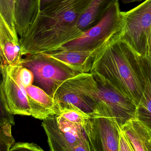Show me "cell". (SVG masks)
<instances>
[{"label": "cell", "mask_w": 151, "mask_h": 151, "mask_svg": "<svg viewBox=\"0 0 151 151\" xmlns=\"http://www.w3.org/2000/svg\"><path fill=\"white\" fill-rule=\"evenodd\" d=\"M92 0H58L40 10L19 38L22 56L54 51L83 32L78 23Z\"/></svg>", "instance_id": "obj_1"}, {"label": "cell", "mask_w": 151, "mask_h": 151, "mask_svg": "<svg viewBox=\"0 0 151 151\" xmlns=\"http://www.w3.org/2000/svg\"><path fill=\"white\" fill-rule=\"evenodd\" d=\"M92 72L107 79L137 107L151 83V58L140 56L119 37L95 52Z\"/></svg>", "instance_id": "obj_2"}, {"label": "cell", "mask_w": 151, "mask_h": 151, "mask_svg": "<svg viewBox=\"0 0 151 151\" xmlns=\"http://www.w3.org/2000/svg\"><path fill=\"white\" fill-rule=\"evenodd\" d=\"M119 1H115L109 6L102 19L95 25L55 50L96 51L118 38L122 27Z\"/></svg>", "instance_id": "obj_3"}, {"label": "cell", "mask_w": 151, "mask_h": 151, "mask_svg": "<svg viewBox=\"0 0 151 151\" xmlns=\"http://www.w3.org/2000/svg\"><path fill=\"white\" fill-rule=\"evenodd\" d=\"M120 40L139 56L151 58V0L126 12H121Z\"/></svg>", "instance_id": "obj_4"}, {"label": "cell", "mask_w": 151, "mask_h": 151, "mask_svg": "<svg viewBox=\"0 0 151 151\" xmlns=\"http://www.w3.org/2000/svg\"><path fill=\"white\" fill-rule=\"evenodd\" d=\"M19 65L32 71L33 85L44 91L51 97L60 85L79 73L44 53L26 55Z\"/></svg>", "instance_id": "obj_5"}, {"label": "cell", "mask_w": 151, "mask_h": 151, "mask_svg": "<svg viewBox=\"0 0 151 151\" xmlns=\"http://www.w3.org/2000/svg\"><path fill=\"white\" fill-rule=\"evenodd\" d=\"M53 99L59 111L64 106L72 105L91 117L99 99L97 84L90 73H79L64 82Z\"/></svg>", "instance_id": "obj_6"}, {"label": "cell", "mask_w": 151, "mask_h": 151, "mask_svg": "<svg viewBox=\"0 0 151 151\" xmlns=\"http://www.w3.org/2000/svg\"><path fill=\"white\" fill-rule=\"evenodd\" d=\"M84 125L68 121L60 115L43 120L42 126L47 135L50 151H95Z\"/></svg>", "instance_id": "obj_7"}, {"label": "cell", "mask_w": 151, "mask_h": 151, "mask_svg": "<svg viewBox=\"0 0 151 151\" xmlns=\"http://www.w3.org/2000/svg\"><path fill=\"white\" fill-rule=\"evenodd\" d=\"M98 88V103L92 117L111 118L120 127L129 121L136 119L137 106L107 79L95 72L90 73Z\"/></svg>", "instance_id": "obj_8"}, {"label": "cell", "mask_w": 151, "mask_h": 151, "mask_svg": "<svg viewBox=\"0 0 151 151\" xmlns=\"http://www.w3.org/2000/svg\"><path fill=\"white\" fill-rule=\"evenodd\" d=\"M84 128L94 151H120V127L112 119L90 117Z\"/></svg>", "instance_id": "obj_9"}, {"label": "cell", "mask_w": 151, "mask_h": 151, "mask_svg": "<svg viewBox=\"0 0 151 151\" xmlns=\"http://www.w3.org/2000/svg\"><path fill=\"white\" fill-rule=\"evenodd\" d=\"M0 65L2 71L3 90L11 113L13 115L31 116L25 87L20 81L12 65Z\"/></svg>", "instance_id": "obj_10"}, {"label": "cell", "mask_w": 151, "mask_h": 151, "mask_svg": "<svg viewBox=\"0 0 151 151\" xmlns=\"http://www.w3.org/2000/svg\"><path fill=\"white\" fill-rule=\"evenodd\" d=\"M31 116L43 120L59 114L54 99L44 91L33 85L25 88Z\"/></svg>", "instance_id": "obj_11"}, {"label": "cell", "mask_w": 151, "mask_h": 151, "mask_svg": "<svg viewBox=\"0 0 151 151\" xmlns=\"http://www.w3.org/2000/svg\"><path fill=\"white\" fill-rule=\"evenodd\" d=\"M134 151H151V128L134 119L120 127Z\"/></svg>", "instance_id": "obj_12"}, {"label": "cell", "mask_w": 151, "mask_h": 151, "mask_svg": "<svg viewBox=\"0 0 151 151\" xmlns=\"http://www.w3.org/2000/svg\"><path fill=\"white\" fill-rule=\"evenodd\" d=\"M96 51L56 50L45 54L60 61L79 73L90 72Z\"/></svg>", "instance_id": "obj_13"}, {"label": "cell", "mask_w": 151, "mask_h": 151, "mask_svg": "<svg viewBox=\"0 0 151 151\" xmlns=\"http://www.w3.org/2000/svg\"><path fill=\"white\" fill-rule=\"evenodd\" d=\"M40 11V0L15 1V27L18 35L23 36Z\"/></svg>", "instance_id": "obj_14"}, {"label": "cell", "mask_w": 151, "mask_h": 151, "mask_svg": "<svg viewBox=\"0 0 151 151\" xmlns=\"http://www.w3.org/2000/svg\"><path fill=\"white\" fill-rule=\"evenodd\" d=\"M117 1L119 0H92L78 23V29L83 32L95 25L109 6Z\"/></svg>", "instance_id": "obj_15"}, {"label": "cell", "mask_w": 151, "mask_h": 151, "mask_svg": "<svg viewBox=\"0 0 151 151\" xmlns=\"http://www.w3.org/2000/svg\"><path fill=\"white\" fill-rule=\"evenodd\" d=\"M151 83L147 84L137 107L136 119L151 128Z\"/></svg>", "instance_id": "obj_16"}, {"label": "cell", "mask_w": 151, "mask_h": 151, "mask_svg": "<svg viewBox=\"0 0 151 151\" xmlns=\"http://www.w3.org/2000/svg\"><path fill=\"white\" fill-rule=\"evenodd\" d=\"M19 44V38L17 32L9 27L0 12V59L1 64H3L2 50L12 44Z\"/></svg>", "instance_id": "obj_17"}, {"label": "cell", "mask_w": 151, "mask_h": 151, "mask_svg": "<svg viewBox=\"0 0 151 151\" xmlns=\"http://www.w3.org/2000/svg\"><path fill=\"white\" fill-rule=\"evenodd\" d=\"M3 74L0 65V124L15 125L14 116L11 113L4 96L2 88Z\"/></svg>", "instance_id": "obj_18"}, {"label": "cell", "mask_w": 151, "mask_h": 151, "mask_svg": "<svg viewBox=\"0 0 151 151\" xmlns=\"http://www.w3.org/2000/svg\"><path fill=\"white\" fill-rule=\"evenodd\" d=\"M15 1L0 0V12L10 28L17 32L14 17Z\"/></svg>", "instance_id": "obj_19"}, {"label": "cell", "mask_w": 151, "mask_h": 151, "mask_svg": "<svg viewBox=\"0 0 151 151\" xmlns=\"http://www.w3.org/2000/svg\"><path fill=\"white\" fill-rule=\"evenodd\" d=\"M11 125L0 124V151H9L15 143L12 136Z\"/></svg>", "instance_id": "obj_20"}, {"label": "cell", "mask_w": 151, "mask_h": 151, "mask_svg": "<svg viewBox=\"0 0 151 151\" xmlns=\"http://www.w3.org/2000/svg\"><path fill=\"white\" fill-rule=\"evenodd\" d=\"M18 77L25 87L33 85L34 76L30 70L20 65H12Z\"/></svg>", "instance_id": "obj_21"}, {"label": "cell", "mask_w": 151, "mask_h": 151, "mask_svg": "<svg viewBox=\"0 0 151 151\" xmlns=\"http://www.w3.org/2000/svg\"><path fill=\"white\" fill-rule=\"evenodd\" d=\"M9 151H45L34 143H15Z\"/></svg>", "instance_id": "obj_22"}, {"label": "cell", "mask_w": 151, "mask_h": 151, "mask_svg": "<svg viewBox=\"0 0 151 151\" xmlns=\"http://www.w3.org/2000/svg\"><path fill=\"white\" fill-rule=\"evenodd\" d=\"M120 151H134L128 140L120 129Z\"/></svg>", "instance_id": "obj_23"}, {"label": "cell", "mask_w": 151, "mask_h": 151, "mask_svg": "<svg viewBox=\"0 0 151 151\" xmlns=\"http://www.w3.org/2000/svg\"><path fill=\"white\" fill-rule=\"evenodd\" d=\"M58 0H40V10Z\"/></svg>", "instance_id": "obj_24"}, {"label": "cell", "mask_w": 151, "mask_h": 151, "mask_svg": "<svg viewBox=\"0 0 151 151\" xmlns=\"http://www.w3.org/2000/svg\"><path fill=\"white\" fill-rule=\"evenodd\" d=\"M143 0H121V1L124 4H128L134 2H141Z\"/></svg>", "instance_id": "obj_25"}, {"label": "cell", "mask_w": 151, "mask_h": 151, "mask_svg": "<svg viewBox=\"0 0 151 151\" xmlns=\"http://www.w3.org/2000/svg\"><path fill=\"white\" fill-rule=\"evenodd\" d=\"M0 63H1V59H0Z\"/></svg>", "instance_id": "obj_26"}]
</instances>
